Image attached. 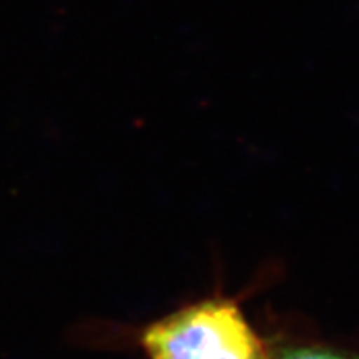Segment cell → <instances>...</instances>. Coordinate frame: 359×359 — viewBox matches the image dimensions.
Here are the masks:
<instances>
[{
	"label": "cell",
	"instance_id": "6da1fadb",
	"mask_svg": "<svg viewBox=\"0 0 359 359\" xmlns=\"http://www.w3.org/2000/svg\"><path fill=\"white\" fill-rule=\"evenodd\" d=\"M148 359H269L235 299L206 298L150 323L140 334Z\"/></svg>",
	"mask_w": 359,
	"mask_h": 359
},
{
	"label": "cell",
	"instance_id": "7a4b0ae2",
	"mask_svg": "<svg viewBox=\"0 0 359 359\" xmlns=\"http://www.w3.org/2000/svg\"><path fill=\"white\" fill-rule=\"evenodd\" d=\"M276 359H359L354 354L344 353L341 349L320 344H306V346L286 348L278 354Z\"/></svg>",
	"mask_w": 359,
	"mask_h": 359
}]
</instances>
